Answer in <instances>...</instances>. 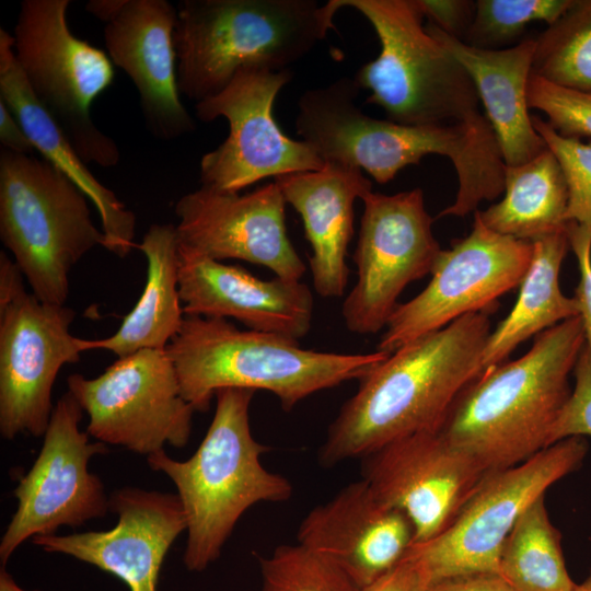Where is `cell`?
<instances>
[{"mask_svg":"<svg viewBox=\"0 0 591 591\" xmlns=\"http://www.w3.org/2000/svg\"><path fill=\"white\" fill-rule=\"evenodd\" d=\"M490 332L488 313L467 314L368 370L329 425L320 463L362 459L395 440L439 430L461 392L483 373Z\"/></svg>","mask_w":591,"mask_h":591,"instance_id":"1","label":"cell"},{"mask_svg":"<svg viewBox=\"0 0 591 591\" xmlns=\"http://www.w3.org/2000/svg\"><path fill=\"white\" fill-rule=\"evenodd\" d=\"M584 345L579 315L544 331L523 356L473 380L439 430L486 473L529 460L549 447Z\"/></svg>","mask_w":591,"mask_h":591,"instance_id":"2","label":"cell"},{"mask_svg":"<svg viewBox=\"0 0 591 591\" xmlns=\"http://www.w3.org/2000/svg\"><path fill=\"white\" fill-rule=\"evenodd\" d=\"M166 351L182 395L196 412H207L216 393L228 387L270 392L290 410L316 392L359 380L389 356L304 349L286 336L195 315H185Z\"/></svg>","mask_w":591,"mask_h":591,"instance_id":"3","label":"cell"},{"mask_svg":"<svg viewBox=\"0 0 591 591\" xmlns=\"http://www.w3.org/2000/svg\"><path fill=\"white\" fill-rule=\"evenodd\" d=\"M336 0H184L174 28L177 84L196 103L245 67L287 70L334 28Z\"/></svg>","mask_w":591,"mask_h":591,"instance_id":"4","label":"cell"},{"mask_svg":"<svg viewBox=\"0 0 591 591\" xmlns=\"http://www.w3.org/2000/svg\"><path fill=\"white\" fill-rule=\"evenodd\" d=\"M256 391L221 389L211 424L186 461L164 450L147 456L151 470L175 485L187 521L184 564L202 571L216 561L244 512L258 502H282L292 485L262 464L269 450L252 434L250 406Z\"/></svg>","mask_w":591,"mask_h":591,"instance_id":"5","label":"cell"},{"mask_svg":"<svg viewBox=\"0 0 591 591\" xmlns=\"http://www.w3.org/2000/svg\"><path fill=\"white\" fill-rule=\"evenodd\" d=\"M359 91L354 78L343 77L306 90L298 101L297 134L324 163L359 169L379 184L430 154L449 158L463 185L474 184L487 173L494 146L479 126H412L379 119L357 105Z\"/></svg>","mask_w":591,"mask_h":591,"instance_id":"6","label":"cell"},{"mask_svg":"<svg viewBox=\"0 0 591 591\" xmlns=\"http://www.w3.org/2000/svg\"><path fill=\"white\" fill-rule=\"evenodd\" d=\"M372 25L380 53L354 80L367 104L387 119L412 126L476 123L486 118L465 68L424 25L416 0H336Z\"/></svg>","mask_w":591,"mask_h":591,"instance_id":"7","label":"cell"},{"mask_svg":"<svg viewBox=\"0 0 591 591\" xmlns=\"http://www.w3.org/2000/svg\"><path fill=\"white\" fill-rule=\"evenodd\" d=\"M88 200L47 160L1 149L0 239L42 302L65 305L72 268L106 248Z\"/></svg>","mask_w":591,"mask_h":591,"instance_id":"8","label":"cell"},{"mask_svg":"<svg viewBox=\"0 0 591 591\" xmlns=\"http://www.w3.org/2000/svg\"><path fill=\"white\" fill-rule=\"evenodd\" d=\"M70 0H23L13 51L33 94L88 163L118 164L116 142L94 124L91 106L113 82L108 55L77 37L67 13Z\"/></svg>","mask_w":591,"mask_h":591,"instance_id":"9","label":"cell"},{"mask_svg":"<svg viewBox=\"0 0 591 591\" xmlns=\"http://www.w3.org/2000/svg\"><path fill=\"white\" fill-rule=\"evenodd\" d=\"M587 451L583 437H571L520 464L487 473L452 523L437 536L414 543L404 558L418 560L431 582L498 572L502 547L519 517L552 485L578 470Z\"/></svg>","mask_w":591,"mask_h":591,"instance_id":"10","label":"cell"},{"mask_svg":"<svg viewBox=\"0 0 591 591\" xmlns=\"http://www.w3.org/2000/svg\"><path fill=\"white\" fill-rule=\"evenodd\" d=\"M68 392L89 416L96 441L149 456L190 439L196 412L182 395L166 349H142L118 358L96 378L73 373Z\"/></svg>","mask_w":591,"mask_h":591,"instance_id":"11","label":"cell"},{"mask_svg":"<svg viewBox=\"0 0 591 591\" xmlns=\"http://www.w3.org/2000/svg\"><path fill=\"white\" fill-rule=\"evenodd\" d=\"M532 242L497 233L474 212L470 233L441 250L427 287L390 316L376 350L389 355L472 313H494L498 300L520 286Z\"/></svg>","mask_w":591,"mask_h":591,"instance_id":"12","label":"cell"},{"mask_svg":"<svg viewBox=\"0 0 591 591\" xmlns=\"http://www.w3.org/2000/svg\"><path fill=\"white\" fill-rule=\"evenodd\" d=\"M292 77L290 69L245 67L220 93L195 104L199 120L224 117L230 129L225 140L200 160L202 186L240 193L267 177L324 165L308 143L287 136L274 118L275 100Z\"/></svg>","mask_w":591,"mask_h":591,"instance_id":"13","label":"cell"},{"mask_svg":"<svg viewBox=\"0 0 591 591\" xmlns=\"http://www.w3.org/2000/svg\"><path fill=\"white\" fill-rule=\"evenodd\" d=\"M361 200L352 254L358 279L341 314L349 332L369 335L385 328L407 285L431 274L441 247L420 188L394 195L372 190Z\"/></svg>","mask_w":591,"mask_h":591,"instance_id":"14","label":"cell"},{"mask_svg":"<svg viewBox=\"0 0 591 591\" xmlns=\"http://www.w3.org/2000/svg\"><path fill=\"white\" fill-rule=\"evenodd\" d=\"M82 413L68 391L54 407L42 449L13 490L18 508L0 542L2 564L26 540L56 534L61 526L79 528L109 510L102 480L88 468L108 448L80 430Z\"/></svg>","mask_w":591,"mask_h":591,"instance_id":"15","label":"cell"},{"mask_svg":"<svg viewBox=\"0 0 591 591\" xmlns=\"http://www.w3.org/2000/svg\"><path fill=\"white\" fill-rule=\"evenodd\" d=\"M76 312L23 292L0 310V433L44 437L54 406L51 391L60 369L83 352L70 333Z\"/></svg>","mask_w":591,"mask_h":591,"instance_id":"16","label":"cell"},{"mask_svg":"<svg viewBox=\"0 0 591 591\" xmlns=\"http://www.w3.org/2000/svg\"><path fill=\"white\" fill-rule=\"evenodd\" d=\"M361 474L379 500L409 519L414 543H421L452 523L487 473L434 430L395 440L368 454L362 457Z\"/></svg>","mask_w":591,"mask_h":591,"instance_id":"17","label":"cell"},{"mask_svg":"<svg viewBox=\"0 0 591 591\" xmlns=\"http://www.w3.org/2000/svg\"><path fill=\"white\" fill-rule=\"evenodd\" d=\"M286 205L275 181L246 194L201 185L175 204L178 246L218 262L262 265L276 277L300 280L306 267L288 236Z\"/></svg>","mask_w":591,"mask_h":591,"instance_id":"18","label":"cell"},{"mask_svg":"<svg viewBox=\"0 0 591 591\" xmlns=\"http://www.w3.org/2000/svg\"><path fill=\"white\" fill-rule=\"evenodd\" d=\"M85 9L104 22L107 55L136 86L153 137L170 141L192 132L195 121L177 84V9L166 0H90Z\"/></svg>","mask_w":591,"mask_h":591,"instance_id":"19","label":"cell"},{"mask_svg":"<svg viewBox=\"0 0 591 591\" xmlns=\"http://www.w3.org/2000/svg\"><path fill=\"white\" fill-rule=\"evenodd\" d=\"M108 507L118 517L111 530L39 535L32 542L109 572L130 591H158L165 555L187 529L177 495L124 487L112 494Z\"/></svg>","mask_w":591,"mask_h":591,"instance_id":"20","label":"cell"},{"mask_svg":"<svg viewBox=\"0 0 591 591\" xmlns=\"http://www.w3.org/2000/svg\"><path fill=\"white\" fill-rule=\"evenodd\" d=\"M178 290L185 315L234 318L247 329L298 340L310 331L314 299L300 280L259 279L240 266L179 248Z\"/></svg>","mask_w":591,"mask_h":591,"instance_id":"21","label":"cell"},{"mask_svg":"<svg viewBox=\"0 0 591 591\" xmlns=\"http://www.w3.org/2000/svg\"><path fill=\"white\" fill-rule=\"evenodd\" d=\"M414 540L409 519L363 479L314 507L298 530V543L336 563L362 590L397 566Z\"/></svg>","mask_w":591,"mask_h":591,"instance_id":"22","label":"cell"},{"mask_svg":"<svg viewBox=\"0 0 591 591\" xmlns=\"http://www.w3.org/2000/svg\"><path fill=\"white\" fill-rule=\"evenodd\" d=\"M274 181L302 219L312 250L314 290L323 298L341 297L349 278L346 257L354 235V205L372 192L371 181L359 169L333 162Z\"/></svg>","mask_w":591,"mask_h":591,"instance_id":"23","label":"cell"},{"mask_svg":"<svg viewBox=\"0 0 591 591\" xmlns=\"http://www.w3.org/2000/svg\"><path fill=\"white\" fill-rule=\"evenodd\" d=\"M426 27L467 71L506 165L524 164L545 150L528 103L535 39L511 48L485 49L452 37L430 22Z\"/></svg>","mask_w":591,"mask_h":591,"instance_id":"24","label":"cell"},{"mask_svg":"<svg viewBox=\"0 0 591 591\" xmlns=\"http://www.w3.org/2000/svg\"><path fill=\"white\" fill-rule=\"evenodd\" d=\"M0 101L18 118L35 151L92 201L101 218L106 250L125 257L137 247L135 213L90 172L60 126L35 97L15 59L13 36L3 28H0Z\"/></svg>","mask_w":591,"mask_h":591,"instance_id":"25","label":"cell"},{"mask_svg":"<svg viewBox=\"0 0 591 591\" xmlns=\"http://www.w3.org/2000/svg\"><path fill=\"white\" fill-rule=\"evenodd\" d=\"M137 247L147 259L146 285L139 300L113 335L80 338L83 352L101 349L123 358L142 349H166L178 334L185 313L178 290L176 225L151 224Z\"/></svg>","mask_w":591,"mask_h":591,"instance_id":"26","label":"cell"},{"mask_svg":"<svg viewBox=\"0 0 591 591\" xmlns=\"http://www.w3.org/2000/svg\"><path fill=\"white\" fill-rule=\"evenodd\" d=\"M530 266L509 314L491 329L482 356L483 373L507 360L525 340L579 315L573 297L560 289L559 274L570 243L566 228L532 242Z\"/></svg>","mask_w":591,"mask_h":591,"instance_id":"27","label":"cell"},{"mask_svg":"<svg viewBox=\"0 0 591 591\" xmlns=\"http://www.w3.org/2000/svg\"><path fill=\"white\" fill-rule=\"evenodd\" d=\"M503 193L501 200L478 210L493 231L533 242L566 228L567 185L548 148L524 164L506 165Z\"/></svg>","mask_w":591,"mask_h":591,"instance_id":"28","label":"cell"},{"mask_svg":"<svg viewBox=\"0 0 591 591\" xmlns=\"http://www.w3.org/2000/svg\"><path fill=\"white\" fill-rule=\"evenodd\" d=\"M560 532L553 525L544 496L519 517L502 547L498 573L515 591H570Z\"/></svg>","mask_w":591,"mask_h":591,"instance_id":"29","label":"cell"},{"mask_svg":"<svg viewBox=\"0 0 591 591\" xmlns=\"http://www.w3.org/2000/svg\"><path fill=\"white\" fill-rule=\"evenodd\" d=\"M532 74L565 89L591 92V0H575L535 38Z\"/></svg>","mask_w":591,"mask_h":591,"instance_id":"30","label":"cell"},{"mask_svg":"<svg viewBox=\"0 0 591 591\" xmlns=\"http://www.w3.org/2000/svg\"><path fill=\"white\" fill-rule=\"evenodd\" d=\"M263 591H363L336 563L297 543L259 558Z\"/></svg>","mask_w":591,"mask_h":591,"instance_id":"31","label":"cell"},{"mask_svg":"<svg viewBox=\"0 0 591 591\" xmlns=\"http://www.w3.org/2000/svg\"><path fill=\"white\" fill-rule=\"evenodd\" d=\"M575 0H478L471 27L463 39L468 45L497 49L519 37L535 21H557Z\"/></svg>","mask_w":591,"mask_h":591,"instance_id":"32","label":"cell"},{"mask_svg":"<svg viewBox=\"0 0 591 591\" xmlns=\"http://www.w3.org/2000/svg\"><path fill=\"white\" fill-rule=\"evenodd\" d=\"M532 121L561 167L568 190L566 222L591 232V142L561 136L537 115Z\"/></svg>","mask_w":591,"mask_h":591,"instance_id":"33","label":"cell"},{"mask_svg":"<svg viewBox=\"0 0 591 591\" xmlns=\"http://www.w3.org/2000/svg\"><path fill=\"white\" fill-rule=\"evenodd\" d=\"M528 103L530 109L541 111L561 136L591 138V92L565 89L531 74Z\"/></svg>","mask_w":591,"mask_h":591,"instance_id":"34","label":"cell"},{"mask_svg":"<svg viewBox=\"0 0 591 591\" xmlns=\"http://www.w3.org/2000/svg\"><path fill=\"white\" fill-rule=\"evenodd\" d=\"M567 232L579 269L573 298L578 304L586 345L591 349V232L572 222L567 223Z\"/></svg>","mask_w":591,"mask_h":591,"instance_id":"35","label":"cell"},{"mask_svg":"<svg viewBox=\"0 0 591 591\" xmlns=\"http://www.w3.org/2000/svg\"><path fill=\"white\" fill-rule=\"evenodd\" d=\"M429 22L445 34L463 40L475 14V2L468 0H416Z\"/></svg>","mask_w":591,"mask_h":591,"instance_id":"36","label":"cell"},{"mask_svg":"<svg viewBox=\"0 0 591 591\" xmlns=\"http://www.w3.org/2000/svg\"><path fill=\"white\" fill-rule=\"evenodd\" d=\"M430 584L425 567L418 560L404 558L363 591H428Z\"/></svg>","mask_w":591,"mask_h":591,"instance_id":"37","label":"cell"},{"mask_svg":"<svg viewBox=\"0 0 591 591\" xmlns=\"http://www.w3.org/2000/svg\"><path fill=\"white\" fill-rule=\"evenodd\" d=\"M428 591H515L498 572H475L431 582Z\"/></svg>","mask_w":591,"mask_h":591,"instance_id":"38","label":"cell"},{"mask_svg":"<svg viewBox=\"0 0 591 591\" xmlns=\"http://www.w3.org/2000/svg\"><path fill=\"white\" fill-rule=\"evenodd\" d=\"M0 142L2 149L15 153L33 155L35 151L24 128L2 101H0Z\"/></svg>","mask_w":591,"mask_h":591,"instance_id":"39","label":"cell"},{"mask_svg":"<svg viewBox=\"0 0 591 591\" xmlns=\"http://www.w3.org/2000/svg\"><path fill=\"white\" fill-rule=\"evenodd\" d=\"M569 431L579 437H591V379L575 393L567 413Z\"/></svg>","mask_w":591,"mask_h":591,"instance_id":"40","label":"cell"},{"mask_svg":"<svg viewBox=\"0 0 591 591\" xmlns=\"http://www.w3.org/2000/svg\"><path fill=\"white\" fill-rule=\"evenodd\" d=\"M24 276L7 253L0 252V310L26 291Z\"/></svg>","mask_w":591,"mask_h":591,"instance_id":"41","label":"cell"},{"mask_svg":"<svg viewBox=\"0 0 591 591\" xmlns=\"http://www.w3.org/2000/svg\"><path fill=\"white\" fill-rule=\"evenodd\" d=\"M0 591H27L22 589L13 577L4 569L0 570ZM38 591V590H34Z\"/></svg>","mask_w":591,"mask_h":591,"instance_id":"42","label":"cell"},{"mask_svg":"<svg viewBox=\"0 0 591 591\" xmlns=\"http://www.w3.org/2000/svg\"><path fill=\"white\" fill-rule=\"evenodd\" d=\"M570 591H591V570L588 577L581 583L575 584Z\"/></svg>","mask_w":591,"mask_h":591,"instance_id":"43","label":"cell"}]
</instances>
